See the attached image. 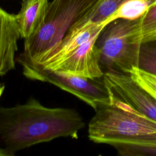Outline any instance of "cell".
Segmentation results:
<instances>
[{"label":"cell","instance_id":"cell-9","mask_svg":"<svg viewBox=\"0 0 156 156\" xmlns=\"http://www.w3.org/2000/svg\"><path fill=\"white\" fill-rule=\"evenodd\" d=\"M48 4V0H22L21 9L16 15L21 38H28L40 27Z\"/></svg>","mask_w":156,"mask_h":156},{"label":"cell","instance_id":"cell-13","mask_svg":"<svg viewBox=\"0 0 156 156\" xmlns=\"http://www.w3.org/2000/svg\"><path fill=\"white\" fill-rule=\"evenodd\" d=\"M129 74L135 82L156 99V74L139 67H133Z\"/></svg>","mask_w":156,"mask_h":156},{"label":"cell","instance_id":"cell-7","mask_svg":"<svg viewBox=\"0 0 156 156\" xmlns=\"http://www.w3.org/2000/svg\"><path fill=\"white\" fill-rule=\"evenodd\" d=\"M98 35L58 60L41 66L51 70L82 77L102 78L104 72L99 64V51L95 45Z\"/></svg>","mask_w":156,"mask_h":156},{"label":"cell","instance_id":"cell-17","mask_svg":"<svg viewBox=\"0 0 156 156\" xmlns=\"http://www.w3.org/2000/svg\"><path fill=\"white\" fill-rule=\"evenodd\" d=\"M4 90V85H0V98H1V95L2 94Z\"/></svg>","mask_w":156,"mask_h":156},{"label":"cell","instance_id":"cell-5","mask_svg":"<svg viewBox=\"0 0 156 156\" xmlns=\"http://www.w3.org/2000/svg\"><path fill=\"white\" fill-rule=\"evenodd\" d=\"M24 76L32 80L52 83L82 100L96 111L110 103L109 92L102 78L91 79L53 71L33 62L20 63Z\"/></svg>","mask_w":156,"mask_h":156},{"label":"cell","instance_id":"cell-2","mask_svg":"<svg viewBox=\"0 0 156 156\" xmlns=\"http://www.w3.org/2000/svg\"><path fill=\"white\" fill-rule=\"evenodd\" d=\"M88 134L94 143L110 146L119 141L155 140L156 121L110 96V104L96 110Z\"/></svg>","mask_w":156,"mask_h":156},{"label":"cell","instance_id":"cell-14","mask_svg":"<svg viewBox=\"0 0 156 156\" xmlns=\"http://www.w3.org/2000/svg\"><path fill=\"white\" fill-rule=\"evenodd\" d=\"M156 29V2L142 16L143 34Z\"/></svg>","mask_w":156,"mask_h":156},{"label":"cell","instance_id":"cell-1","mask_svg":"<svg viewBox=\"0 0 156 156\" xmlns=\"http://www.w3.org/2000/svg\"><path fill=\"white\" fill-rule=\"evenodd\" d=\"M84 126L75 109L46 107L34 98L23 104L0 107V140L11 156L58 137L77 138Z\"/></svg>","mask_w":156,"mask_h":156},{"label":"cell","instance_id":"cell-8","mask_svg":"<svg viewBox=\"0 0 156 156\" xmlns=\"http://www.w3.org/2000/svg\"><path fill=\"white\" fill-rule=\"evenodd\" d=\"M21 37L16 15L0 7V76L15 68V53Z\"/></svg>","mask_w":156,"mask_h":156},{"label":"cell","instance_id":"cell-12","mask_svg":"<svg viewBox=\"0 0 156 156\" xmlns=\"http://www.w3.org/2000/svg\"><path fill=\"white\" fill-rule=\"evenodd\" d=\"M138 67L156 74V40L142 43Z\"/></svg>","mask_w":156,"mask_h":156},{"label":"cell","instance_id":"cell-6","mask_svg":"<svg viewBox=\"0 0 156 156\" xmlns=\"http://www.w3.org/2000/svg\"><path fill=\"white\" fill-rule=\"evenodd\" d=\"M102 79L110 96L156 121V99L129 74L105 71Z\"/></svg>","mask_w":156,"mask_h":156},{"label":"cell","instance_id":"cell-16","mask_svg":"<svg viewBox=\"0 0 156 156\" xmlns=\"http://www.w3.org/2000/svg\"><path fill=\"white\" fill-rule=\"evenodd\" d=\"M0 156H11L5 147H0Z\"/></svg>","mask_w":156,"mask_h":156},{"label":"cell","instance_id":"cell-4","mask_svg":"<svg viewBox=\"0 0 156 156\" xmlns=\"http://www.w3.org/2000/svg\"><path fill=\"white\" fill-rule=\"evenodd\" d=\"M142 17L136 20L116 18L108 23L95 42L103 71L128 74L138 67L143 39Z\"/></svg>","mask_w":156,"mask_h":156},{"label":"cell","instance_id":"cell-10","mask_svg":"<svg viewBox=\"0 0 156 156\" xmlns=\"http://www.w3.org/2000/svg\"><path fill=\"white\" fill-rule=\"evenodd\" d=\"M128 1L129 0H101L94 10L74 24L67 33L77 31L90 24H107L117 10Z\"/></svg>","mask_w":156,"mask_h":156},{"label":"cell","instance_id":"cell-3","mask_svg":"<svg viewBox=\"0 0 156 156\" xmlns=\"http://www.w3.org/2000/svg\"><path fill=\"white\" fill-rule=\"evenodd\" d=\"M101 0H53L49 3L40 27L24 39L17 62H29L48 51L65 37L69 28L99 5Z\"/></svg>","mask_w":156,"mask_h":156},{"label":"cell","instance_id":"cell-15","mask_svg":"<svg viewBox=\"0 0 156 156\" xmlns=\"http://www.w3.org/2000/svg\"><path fill=\"white\" fill-rule=\"evenodd\" d=\"M156 40V29L145 33L143 35V39H142V43L149 41H155Z\"/></svg>","mask_w":156,"mask_h":156},{"label":"cell","instance_id":"cell-11","mask_svg":"<svg viewBox=\"0 0 156 156\" xmlns=\"http://www.w3.org/2000/svg\"><path fill=\"white\" fill-rule=\"evenodd\" d=\"M155 2L156 0H129L117 10L109 22L116 18L132 20L140 18Z\"/></svg>","mask_w":156,"mask_h":156}]
</instances>
